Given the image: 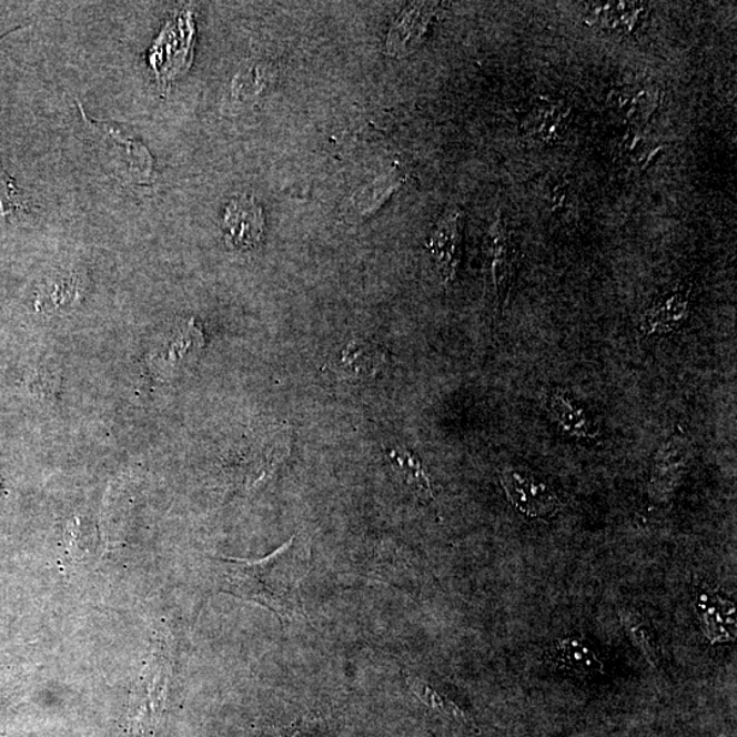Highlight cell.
<instances>
[{"instance_id":"6da1fadb","label":"cell","mask_w":737,"mask_h":737,"mask_svg":"<svg viewBox=\"0 0 737 737\" xmlns=\"http://www.w3.org/2000/svg\"><path fill=\"white\" fill-rule=\"evenodd\" d=\"M311 556L299 537H291L276 552L259 562L223 561L224 590L265 606L283 622L305 616L301 596Z\"/></svg>"},{"instance_id":"7a4b0ae2","label":"cell","mask_w":737,"mask_h":737,"mask_svg":"<svg viewBox=\"0 0 737 737\" xmlns=\"http://www.w3.org/2000/svg\"><path fill=\"white\" fill-rule=\"evenodd\" d=\"M194 31L192 11L186 10L178 13L160 33L148 57L160 87H169L172 80L186 73L193 58Z\"/></svg>"},{"instance_id":"3957f363","label":"cell","mask_w":737,"mask_h":737,"mask_svg":"<svg viewBox=\"0 0 737 737\" xmlns=\"http://www.w3.org/2000/svg\"><path fill=\"white\" fill-rule=\"evenodd\" d=\"M693 460V443L687 433L676 430L654 455L649 496L656 504H667L685 479Z\"/></svg>"},{"instance_id":"277c9868","label":"cell","mask_w":737,"mask_h":737,"mask_svg":"<svg viewBox=\"0 0 737 737\" xmlns=\"http://www.w3.org/2000/svg\"><path fill=\"white\" fill-rule=\"evenodd\" d=\"M82 118H84L88 128L105 148L109 157L117 162V169L123 168V176L139 183H147L151 180L153 159L150 151L147 150L140 141L130 139L121 130L112 128L111 124L92 121L85 114L84 109L79 103Z\"/></svg>"},{"instance_id":"5b68a950","label":"cell","mask_w":737,"mask_h":737,"mask_svg":"<svg viewBox=\"0 0 737 737\" xmlns=\"http://www.w3.org/2000/svg\"><path fill=\"white\" fill-rule=\"evenodd\" d=\"M204 344V334L195 321H182L153 350L150 359L153 372L162 380L178 376L198 360Z\"/></svg>"},{"instance_id":"8992f818","label":"cell","mask_w":737,"mask_h":737,"mask_svg":"<svg viewBox=\"0 0 737 737\" xmlns=\"http://www.w3.org/2000/svg\"><path fill=\"white\" fill-rule=\"evenodd\" d=\"M502 485L511 504L528 518L548 519L562 507L551 486L525 470H504Z\"/></svg>"},{"instance_id":"52a82bcc","label":"cell","mask_w":737,"mask_h":737,"mask_svg":"<svg viewBox=\"0 0 737 737\" xmlns=\"http://www.w3.org/2000/svg\"><path fill=\"white\" fill-rule=\"evenodd\" d=\"M691 306V284L674 285L646 309L639 321L640 334L649 337L669 335L680 331L689 320Z\"/></svg>"},{"instance_id":"ba28073f","label":"cell","mask_w":737,"mask_h":737,"mask_svg":"<svg viewBox=\"0 0 737 737\" xmlns=\"http://www.w3.org/2000/svg\"><path fill=\"white\" fill-rule=\"evenodd\" d=\"M486 248L497 305L504 309L509 300L511 289H513L518 252H516L513 235L503 218L498 216L493 223L489 235H487Z\"/></svg>"},{"instance_id":"9c48e42d","label":"cell","mask_w":737,"mask_h":737,"mask_svg":"<svg viewBox=\"0 0 737 737\" xmlns=\"http://www.w3.org/2000/svg\"><path fill=\"white\" fill-rule=\"evenodd\" d=\"M463 229H465V215L456 210L440 220L431 238L430 251L435 259L438 275L445 284L454 281L460 269Z\"/></svg>"},{"instance_id":"30bf717a","label":"cell","mask_w":737,"mask_h":737,"mask_svg":"<svg viewBox=\"0 0 737 737\" xmlns=\"http://www.w3.org/2000/svg\"><path fill=\"white\" fill-rule=\"evenodd\" d=\"M223 230L231 248L248 251L258 246L264 231L263 211L258 202L249 198L231 201L225 208Z\"/></svg>"},{"instance_id":"8fae6325","label":"cell","mask_w":737,"mask_h":737,"mask_svg":"<svg viewBox=\"0 0 737 737\" xmlns=\"http://www.w3.org/2000/svg\"><path fill=\"white\" fill-rule=\"evenodd\" d=\"M571 119L568 105L563 101L537 99L522 119V130L543 144H555L567 133Z\"/></svg>"},{"instance_id":"7c38bea8","label":"cell","mask_w":737,"mask_h":737,"mask_svg":"<svg viewBox=\"0 0 737 737\" xmlns=\"http://www.w3.org/2000/svg\"><path fill=\"white\" fill-rule=\"evenodd\" d=\"M695 606L700 628L711 645L736 639V606L730 599L717 593L704 592L698 594Z\"/></svg>"},{"instance_id":"4fadbf2b","label":"cell","mask_w":737,"mask_h":737,"mask_svg":"<svg viewBox=\"0 0 737 737\" xmlns=\"http://www.w3.org/2000/svg\"><path fill=\"white\" fill-rule=\"evenodd\" d=\"M545 407L551 418L566 435L578 440H593L599 436L596 418L567 392L558 388L549 391L545 396Z\"/></svg>"},{"instance_id":"5bb4252c","label":"cell","mask_w":737,"mask_h":737,"mask_svg":"<svg viewBox=\"0 0 737 737\" xmlns=\"http://www.w3.org/2000/svg\"><path fill=\"white\" fill-rule=\"evenodd\" d=\"M435 3H414L404 10L392 27L386 51L392 57H406L418 49L430 27Z\"/></svg>"},{"instance_id":"9a60e30c","label":"cell","mask_w":737,"mask_h":737,"mask_svg":"<svg viewBox=\"0 0 737 737\" xmlns=\"http://www.w3.org/2000/svg\"><path fill=\"white\" fill-rule=\"evenodd\" d=\"M646 3L608 2L587 3L585 17L592 27L614 34H633L647 16Z\"/></svg>"},{"instance_id":"2e32d148","label":"cell","mask_w":737,"mask_h":737,"mask_svg":"<svg viewBox=\"0 0 737 737\" xmlns=\"http://www.w3.org/2000/svg\"><path fill=\"white\" fill-rule=\"evenodd\" d=\"M609 105L623 121L645 124L659 105V93L649 87H620L609 94Z\"/></svg>"},{"instance_id":"e0dca14e","label":"cell","mask_w":737,"mask_h":737,"mask_svg":"<svg viewBox=\"0 0 737 737\" xmlns=\"http://www.w3.org/2000/svg\"><path fill=\"white\" fill-rule=\"evenodd\" d=\"M558 667L576 672V674L594 676L604 674L603 659L592 645L578 638H567L556 646Z\"/></svg>"},{"instance_id":"ac0fdd59","label":"cell","mask_w":737,"mask_h":737,"mask_svg":"<svg viewBox=\"0 0 737 737\" xmlns=\"http://www.w3.org/2000/svg\"><path fill=\"white\" fill-rule=\"evenodd\" d=\"M385 356L376 344L353 342L343 350L339 364L350 376H372L384 364Z\"/></svg>"},{"instance_id":"d6986e66","label":"cell","mask_w":737,"mask_h":737,"mask_svg":"<svg viewBox=\"0 0 737 737\" xmlns=\"http://www.w3.org/2000/svg\"><path fill=\"white\" fill-rule=\"evenodd\" d=\"M388 460L392 467L402 478L403 483L412 487L415 495L421 498H433L432 484L424 465L417 456L408 453L407 450L394 448L388 453Z\"/></svg>"},{"instance_id":"ffe728a7","label":"cell","mask_w":737,"mask_h":737,"mask_svg":"<svg viewBox=\"0 0 737 737\" xmlns=\"http://www.w3.org/2000/svg\"><path fill=\"white\" fill-rule=\"evenodd\" d=\"M620 622L629 639L633 640V644L638 647L646 662L652 665L653 668H657L659 664V653L657 647L656 635L649 623H647L644 617L635 614L633 610L620 609L619 610Z\"/></svg>"},{"instance_id":"44dd1931","label":"cell","mask_w":737,"mask_h":737,"mask_svg":"<svg viewBox=\"0 0 737 737\" xmlns=\"http://www.w3.org/2000/svg\"><path fill=\"white\" fill-rule=\"evenodd\" d=\"M659 151H662V145L656 140L640 134L624 135L619 145V153L624 162L637 165V168H644L650 163Z\"/></svg>"},{"instance_id":"7402d4cb","label":"cell","mask_w":737,"mask_h":737,"mask_svg":"<svg viewBox=\"0 0 737 737\" xmlns=\"http://www.w3.org/2000/svg\"><path fill=\"white\" fill-rule=\"evenodd\" d=\"M407 683L410 689L417 695L421 703L442 713L444 716L455 718V720L460 721L465 720V713H463L454 703H451L450 699H445L443 695H440L436 689H433L425 680L420 679V677L410 676Z\"/></svg>"},{"instance_id":"603a6c76","label":"cell","mask_w":737,"mask_h":737,"mask_svg":"<svg viewBox=\"0 0 737 737\" xmlns=\"http://www.w3.org/2000/svg\"><path fill=\"white\" fill-rule=\"evenodd\" d=\"M401 184V180L390 176L367 186L361 193L359 202H356V210L360 211V215L367 216L376 212L391 198V194L400 189Z\"/></svg>"},{"instance_id":"cb8c5ba5","label":"cell","mask_w":737,"mask_h":737,"mask_svg":"<svg viewBox=\"0 0 737 737\" xmlns=\"http://www.w3.org/2000/svg\"><path fill=\"white\" fill-rule=\"evenodd\" d=\"M21 205V193L18 192L13 178L9 176L0 163V218L13 215Z\"/></svg>"},{"instance_id":"d4e9b609","label":"cell","mask_w":737,"mask_h":737,"mask_svg":"<svg viewBox=\"0 0 737 737\" xmlns=\"http://www.w3.org/2000/svg\"><path fill=\"white\" fill-rule=\"evenodd\" d=\"M75 284L71 281V277L61 276L49 284V290L46 293L47 299L51 300V305L55 307L69 305V303L75 300Z\"/></svg>"},{"instance_id":"484cf974","label":"cell","mask_w":737,"mask_h":737,"mask_svg":"<svg viewBox=\"0 0 737 737\" xmlns=\"http://www.w3.org/2000/svg\"><path fill=\"white\" fill-rule=\"evenodd\" d=\"M263 81L264 74L261 73L260 69L248 70V73H241L238 77V92H249L248 97H251L253 92L263 89Z\"/></svg>"}]
</instances>
